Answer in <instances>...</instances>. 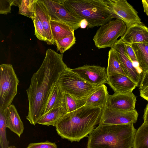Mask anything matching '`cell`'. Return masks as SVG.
<instances>
[{
  "mask_svg": "<svg viewBox=\"0 0 148 148\" xmlns=\"http://www.w3.org/2000/svg\"><path fill=\"white\" fill-rule=\"evenodd\" d=\"M85 103V99H77L69 94L62 92L61 107L67 113L80 108L84 106Z\"/></svg>",
  "mask_w": 148,
  "mask_h": 148,
  "instance_id": "cell-22",
  "label": "cell"
},
{
  "mask_svg": "<svg viewBox=\"0 0 148 148\" xmlns=\"http://www.w3.org/2000/svg\"><path fill=\"white\" fill-rule=\"evenodd\" d=\"M57 82L62 92L69 94L77 99H86L96 87L82 78L69 68L62 73Z\"/></svg>",
  "mask_w": 148,
  "mask_h": 148,
  "instance_id": "cell-5",
  "label": "cell"
},
{
  "mask_svg": "<svg viewBox=\"0 0 148 148\" xmlns=\"http://www.w3.org/2000/svg\"><path fill=\"white\" fill-rule=\"evenodd\" d=\"M34 27L35 35L38 39L47 42L46 32L40 20L35 14L32 21Z\"/></svg>",
  "mask_w": 148,
  "mask_h": 148,
  "instance_id": "cell-29",
  "label": "cell"
},
{
  "mask_svg": "<svg viewBox=\"0 0 148 148\" xmlns=\"http://www.w3.org/2000/svg\"><path fill=\"white\" fill-rule=\"evenodd\" d=\"M36 0H21L18 6V14L31 18L33 21L35 15Z\"/></svg>",
  "mask_w": 148,
  "mask_h": 148,
  "instance_id": "cell-26",
  "label": "cell"
},
{
  "mask_svg": "<svg viewBox=\"0 0 148 148\" xmlns=\"http://www.w3.org/2000/svg\"><path fill=\"white\" fill-rule=\"evenodd\" d=\"M62 95V92L57 82L47 103L43 111V116L51 110L61 107Z\"/></svg>",
  "mask_w": 148,
  "mask_h": 148,
  "instance_id": "cell-25",
  "label": "cell"
},
{
  "mask_svg": "<svg viewBox=\"0 0 148 148\" xmlns=\"http://www.w3.org/2000/svg\"><path fill=\"white\" fill-rule=\"evenodd\" d=\"M138 115L136 110L131 111H123L106 106L103 109L99 124L117 125L134 124L137 122Z\"/></svg>",
  "mask_w": 148,
  "mask_h": 148,
  "instance_id": "cell-10",
  "label": "cell"
},
{
  "mask_svg": "<svg viewBox=\"0 0 148 148\" xmlns=\"http://www.w3.org/2000/svg\"><path fill=\"white\" fill-rule=\"evenodd\" d=\"M139 66L143 73L148 71V44L135 43L131 44Z\"/></svg>",
  "mask_w": 148,
  "mask_h": 148,
  "instance_id": "cell-20",
  "label": "cell"
},
{
  "mask_svg": "<svg viewBox=\"0 0 148 148\" xmlns=\"http://www.w3.org/2000/svg\"><path fill=\"white\" fill-rule=\"evenodd\" d=\"M15 0H0V14H6L10 13L12 6L14 5Z\"/></svg>",
  "mask_w": 148,
  "mask_h": 148,
  "instance_id": "cell-30",
  "label": "cell"
},
{
  "mask_svg": "<svg viewBox=\"0 0 148 148\" xmlns=\"http://www.w3.org/2000/svg\"><path fill=\"white\" fill-rule=\"evenodd\" d=\"M51 20L62 22L75 30L80 28L81 20L72 15L64 6L63 0H42Z\"/></svg>",
  "mask_w": 148,
  "mask_h": 148,
  "instance_id": "cell-9",
  "label": "cell"
},
{
  "mask_svg": "<svg viewBox=\"0 0 148 148\" xmlns=\"http://www.w3.org/2000/svg\"><path fill=\"white\" fill-rule=\"evenodd\" d=\"M133 148H148V123H144L135 133Z\"/></svg>",
  "mask_w": 148,
  "mask_h": 148,
  "instance_id": "cell-23",
  "label": "cell"
},
{
  "mask_svg": "<svg viewBox=\"0 0 148 148\" xmlns=\"http://www.w3.org/2000/svg\"><path fill=\"white\" fill-rule=\"evenodd\" d=\"M139 90L140 97L147 100H148V85L141 88Z\"/></svg>",
  "mask_w": 148,
  "mask_h": 148,
  "instance_id": "cell-34",
  "label": "cell"
},
{
  "mask_svg": "<svg viewBox=\"0 0 148 148\" xmlns=\"http://www.w3.org/2000/svg\"><path fill=\"white\" fill-rule=\"evenodd\" d=\"M120 39L126 44H148V28L143 23L134 24L127 28L125 33Z\"/></svg>",
  "mask_w": 148,
  "mask_h": 148,
  "instance_id": "cell-14",
  "label": "cell"
},
{
  "mask_svg": "<svg viewBox=\"0 0 148 148\" xmlns=\"http://www.w3.org/2000/svg\"><path fill=\"white\" fill-rule=\"evenodd\" d=\"M19 82L12 65H0V112H4L17 93Z\"/></svg>",
  "mask_w": 148,
  "mask_h": 148,
  "instance_id": "cell-6",
  "label": "cell"
},
{
  "mask_svg": "<svg viewBox=\"0 0 148 148\" xmlns=\"http://www.w3.org/2000/svg\"><path fill=\"white\" fill-rule=\"evenodd\" d=\"M136 98L132 92L114 93L112 95H108L107 107L121 111H133L135 110Z\"/></svg>",
  "mask_w": 148,
  "mask_h": 148,
  "instance_id": "cell-13",
  "label": "cell"
},
{
  "mask_svg": "<svg viewBox=\"0 0 148 148\" xmlns=\"http://www.w3.org/2000/svg\"><path fill=\"white\" fill-rule=\"evenodd\" d=\"M66 113L61 107L53 108L42 116L37 124L55 126L58 122Z\"/></svg>",
  "mask_w": 148,
  "mask_h": 148,
  "instance_id": "cell-21",
  "label": "cell"
},
{
  "mask_svg": "<svg viewBox=\"0 0 148 148\" xmlns=\"http://www.w3.org/2000/svg\"><path fill=\"white\" fill-rule=\"evenodd\" d=\"M113 14L114 18L123 21L127 28L143 23L136 11L126 0H105Z\"/></svg>",
  "mask_w": 148,
  "mask_h": 148,
  "instance_id": "cell-8",
  "label": "cell"
},
{
  "mask_svg": "<svg viewBox=\"0 0 148 148\" xmlns=\"http://www.w3.org/2000/svg\"><path fill=\"white\" fill-rule=\"evenodd\" d=\"M103 109L85 105L66 113L55 126L58 134L71 142H79L88 136L98 123Z\"/></svg>",
  "mask_w": 148,
  "mask_h": 148,
  "instance_id": "cell-2",
  "label": "cell"
},
{
  "mask_svg": "<svg viewBox=\"0 0 148 148\" xmlns=\"http://www.w3.org/2000/svg\"><path fill=\"white\" fill-rule=\"evenodd\" d=\"M6 113L0 112V143L1 148H8L9 141L6 135Z\"/></svg>",
  "mask_w": 148,
  "mask_h": 148,
  "instance_id": "cell-28",
  "label": "cell"
},
{
  "mask_svg": "<svg viewBox=\"0 0 148 148\" xmlns=\"http://www.w3.org/2000/svg\"><path fill=\"white\" fill-rule=\"evenodd\" d=\"M109 95L107 86L105 84L97 87L85 99L84 105L103 109L107 106Z\"/></svg>",
  "mask_w": 148,
  "mask_h": 148,
  "instance_id": "cell-16",
  "label": "cell"
},
{
  "mask_svg": "<svg viewBox=\"0 0 148 148\" xmlns=\"http://www.w3.org/2000/svg\"><path fill=\"white\" fill-rule=\"evenodd\" d=\"M139 84V89L148 85V71L143 73Z\"/></svg>",
  "mask_w": 148,
  "mask_h": 148,
  "instance_id": "cell-33",
  "label": "cell"
},
{
  "mask_svg": "<svg viewBox=\"0 0 148 148\" xmlns=\"http://www.w3.org/2000/svg\"><path fill=\"white\" fill-rule=\"evenodd\" d=\"M127 27L122 20H112L100 26L93 37L95 46L98 49L112 48L125 33Z\"/></svg>",
  "mask_w": 148,
  "mask_h": 148,
  "instance_id": "cell-7",
  "label": "cell"
},
{
  "mask_svg": "<svg viewBox=\"0 0 148 148\" xmlns=\"http://www.w3.org/2000/svg\"><path fill=\"white\" fill-rule=\"evenodd\" d=\"M142 2L144 11L148 16V0H142Z\"/></svg>",
  "mask_w": 148,
  "mask_h": 148,
  "instance_id": "cell-35",
  "label": "cell"
},
{
  "mask_svg": "<svg viewBox=\"0 0 148 148\" xmlns=\"http://www.w3.org/2000/svg\"><path fill=\"white\" fill-rule=\"evenodd\" d=\"M108 84L114 93H122L132 92L137 87L135 83L126 75L116 73L108 75Z\"/></svg>",
  "mask_w": 148,
  "mask_h": 148,
  "instance_id": "cell-15",
  "label": "cell"
},
{
  "mask_svg": "<svg viewBox=\"0 0 148 148\" xmlns=\"http://www.w3.org/2000/svg\"><path fill=\"white\" fill-rule=\"evenodd\" d=\"M124 46L126 53L130 60L133 62H137L136 56L132 45L124 43Z\"/></svg>",
  "mask_w": 148,
  "mask_h": 148,
  "instance_id": "cell-32",
  "label": "cell"
},
{
  "mask_svg": "<svg viewBox=\"0 0 148 148\" xmlns=\"http://www.w3.org/2000/svg\"><path fill=\"white\" fill-rule=\"evenodd\" d=\"M133 123L99 124L89 134L87 148H132L137 130Z\"/></svg>",
  "mask_w": 148,
  "mask_h": 148,
  "instance_id": "cell-3",
  "label": "cell"
},
{
  "mask_svg": "<svg viewBox=\"0 0 148 148\" xmlns=\"http://www.w3.org/2000/svg\"><path fill=\"white\" fill-rule=\"evenodd\" d=\"M6 123L7 127L20 137L23 132L24 125L16 107L12 103L6 111Z\"/></svg>",
  "mask_w": 148,
  "mask_h": 148,
  "instance_id": "cell-18",
  "label": "cell"
},
{
  "mask_svg": "<svg viewBox=\"0 0 148 148\" xmlns=\"http://www.w3.org/2000/svg\"><path fill=\"white\" fill-rule=\"evenodd\" d=\"M35 14L42 24L46 32L47 43L49 45L54 44L51 29V18L47 9L42 0H36Z\"/></svg>",
  "mask_w": 148,
  "mask_h": 148,
  "instance_id": "cell-17",
  "label": "cell"
},
{
  "mask_svg": "<svg viewBox=\"0 0 148 148\" xmlns=\"http://www.w3.org/2000/svg\"><path fill=\"white\" fill-rule=\"evenodd\" d=\"M63 54L50 49L39 68L31 79L26 90L29 103L26 118L35 125L43 116V112L50 95L62 73L68 69L63 60Z\"/></svg>",
  "mask_w": 148,
  "mask_h": 148,
  "instance_id": "cell-1",
  "label": "cell"
},
{
  "mask_svg": "<svg viewBox=\"0 0 148 148\" xmlns=\"http://www.w3.org/2000/svg\"><path fill=\"white\" fill-rule=\"evenodd\" d=\"M112 48L116 52L126 75L135 83L137 87L138 86L141 80V75L127 56L124 43L120 39Z\"/></svg>",
  "mask_w": 148,
  "mask_h": 148,
  "instance_id": "cell-12",
  "label": "cell"
},
{
  "mask_svg": "<svg viewBox=\"0 0 148 148\" xmlns=\"http://www.w3.org/2000/svg\"><path fill=\"white\" fill-rule=\"evenodd\" d=\"M27 148H58V147L55 143L46 141L44 142L30 143Z\"/></svg>",
  "mask_w": 148,
  "mask_h": 148,
  "instance_id": "cell-31",
  "label": "cell"
},
{
  "mask_svg": "<svg viewBox=\"0 0 148 148\" xmlns=\"http://www.w3.org/2000/svg\"><path fill=\"white\" fill-rule=\"evenodd\" d=\"M107 75L110 73H120L126 75L121 64L113 49L111 48L108 53Z\"/></svg>",
  "mask_w": 148,
  "mask_h": 148,
  "instance_id": "cell-24",
  "label": "cell"
},
{
  "mask_svg": "<svg viewBox=\"0 0 148 148\" xmlns=\"http://www.w3.org/2000/svg\"><path fill=\"white\" fill-rule=\"evenodd\" d=\"M147 103L144 109L143 119L144 122L148 123V100H147Z\"/></svg>",
  "mask_w": 148,
  "mask_h": 148,
  "instance_id": "cell-36",
  "label": "cell"
},
{
  "mask_svg": "<svg viewBox=\"0 0 148 148\" xmlns=\"http://www.w3.org/2000/svg\"><path fill=\"white\" fill-rule=\"evenodd\" d=\"M71 70L95 87L108 84V75L106 69L105 67L95 65H85Z\"/></svg>",
  "mask_w": 148,
  "mask_h": 148,
  "instance_id": "cell-11",
  "label": "cell"
},
{
  "mask_svg": "<svg viewBox=\"0 0 148 148\" xmlns=\"http://www.w3.org/2000/svg\"><path fill=\"white\" fill-rule=\"evenodd\" d=\"M50 25L53 41L74 35L75 30L72 27L64 23L51 20Z\"/></svg>",
  "mask_w": 148,
  "mask_h": 148,
  "instance_id": "cell-19",
  "label": "cell"
},
{
  "mask_svg": "<svg viewBox=\"0 0 148 148\" xmlns=\"http://www.w3.org/2000/svg\"><path fill=\"white\" fill-rule=\"evenodd\" d=\"M63 3L74 16L87 21L88 28L100 26L114 18L105 0H63Z\"/></svg>",
  "mask_w": 148,
  "mask_h": 148,
  "instance_id": "cell-4",
  "label": "cell"
},
{
  "mask_svg": "<svg viewBox=\"0 0 148 148\" xmlns=\"http://www.w3.org/2000/svg\"><path fill=\"white\" fill-rule=\"evenodd\" d=\"M76 40L74 35H71L58 40L55 42L57 51L62 54L75 44Z\"/></svg>",
  "mask_w": 148,
  "mask_h": 148,
  "instance_id": "cell-27",
  "label": "cell"
},
{
  "mask_svg": "<svg viewBox=\"0 0 148 148\" xmlns=\"http://www.w3.org/2000/svg\"><path fill=\"white\" fill-rule=\"evenodd\" d=\"M8 148H18L14 146H9Z\"/></svg>",
  "mask_w": 148,
  "mask_h": 148,
  "instance_id": "cell-38",
  "label": "cell"
},
{
  "mask_svg": "<svg viewBox=\"0 0 148 148\" xmlns=\"http://www.w3.org/2000/svg\"><path fill=\"white\" fill-rule=\"evenodd\" d=\"M88 23L87 21L85 20L81 21L80 23V28H85L87 27Z\"/></svg>",
  "mask_w": 148,
  "mask_h": 148,
  "instance_id": "cell-37",
  "label": "cell"
}]
</instances>
